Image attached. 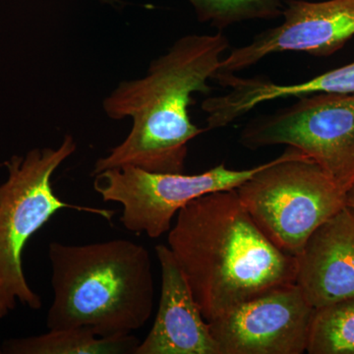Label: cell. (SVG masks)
Instances as JSON below:
<instances>
[{
  "label": "cell",
  "mask_w": 354,
  "mask_h": 354,
  "mask_svg": "<svg viewBox=\"0 0 354 354\" xmlns=\"http://www.w3.org/2000/svg\"><path fill=\"white\" fill-rule=\"evenodd\" d=\"M230 41L215 35H187L156 58L145 77L123 81L102 104L109 118L132 120L127 138L99 158L92 176L116 167L158 174H183L188 143L206 128L191 121L193 94L212 92L209 79L220 70Z\"/></svg>",
  "instance_id": "cell-1"
},
{
  "label": "cell",
  "mask_w": 354,
  "mask_h": 354,
  "mask_svg": "<svg viewBox=\"0 0 354 354\" xmlns=\"http://www.w3.org/2000/svg\"><path fill=\"white\" fill-rule=\"evenodd\" d=\"M167 244L208 322L272 288L295 283L297 258L263 234L235 189L183 207Z\"/></svg>",
  "instance_id": "cell-2"
},
{
  "label": "cell",
  "mask_w": 354,
  "mask_h": 354,
  "mask_svg": "<svg viewBox=\"0 0 354 354\" xmlns=\"http://www.w3.org/2000/svg\"><path fill=\"white\" fill-rule=\"evenodd\" d=\"M53 299L48 330L88 328L100 337L132 334L152 316L150 253L128 239L85 245L50 242Z\"/></svg>",
  "instance_id": "cell-3"
},
{
  "label": "cell",
  "mask_w": 354,
  "mask_h": 354,
  "mask_svg": "<svg viewBox=\"0 0 354 354\" xmlns=\"http://www.w3.org/2000/svg\"><path fill=\"white\" fill-rule=\"evenodd\" d=\"M76 148L73 137L66 135L57 149H32L4 162L8 176L0 184V319L18 302L35 311L43 306L26 279L22 257L27 242L51 216L66 209L113 220L111 209L70 204L53 191V174Z\"/></svg>",
  "instance_id": "cell-4"
},
{
  "label": "cell",
  "mask_w": 354,
  "mask_h": 354,
  "mask_svg": "<svg viewBox=\"0 0 354 354\" xmlns=\"http://www.w3.org/2000/svg\"><path fill=\"white\" fill-rule=\"evenodd\" d=\"M235 190L263 234L293 257L317 228L346 206V192L292 147Z\"/></svg>",
  "instance_id": "cell-5"
},
{
  "label": "cell",
  "mask_w": 354,
  "mask_h": 354,
  "mask_svg": "<svg viewBox=\"0 0 354 354\" xmlns=\"http://www.w3.org/2000/svg\"><path fill=\"white\" fill-rule=\"evenodd\" d=\"M239 141L250 150L297 149L348 192L354 185V93L298 97L288 108L249 121Z\"/></svg>",
  "instance_id": "cell-6"
},
{
  "label": "cell",
  "mask_w": 354,
  "mask_h": 354,
  "mask_svg": "<svg viewBox=\"0 0 354 354\" xmlns=\"http://www.w3.org/2000/svg\"><path fill=\"white\" fill-rule=\"evenodd\" d=\"M227 169L225 164L198 174H158L138 167H116L94 176V189L104 202L120 203V221L133 234L158 239L167 234L183 207L216 191L236 189L262 169Z\"/></svg>",
  "instance_id": "cell-7"
},
{
  "label": "cell",
  "mask_w": 354,
  "mask_h": 354,
  "mask_svg": "<svg viewBox=\"0 0 354 354\" xmlns=\"http://www.w3.org/2000/svg\"><path fill=\"white\" fill-rule=\"evenodd\" d=\"M314 311L292 283L228 310L209 321V330L218 354H302Z\"/></svg>",
  "instance_id": "cell-8"
},
{
  "label": "cell",
  "mask_w": 354,
  "mask_h": 354,
  "mask_svg": "<svg viewBox=\"0 0 354 354\" xmlns=\"http://www.w3.org/2000/svg\"><path fill=\"white\" fill-rule=\"evenodd\" d=\"M283 22L232 48L218 72L235 73L274 53L297 51L328 57L354 37V0H286Z\"/></svg>",
  "instance_id": "cell-9"
},
{
  "label": "cell",
  "mask_w": 354,
  "mask_h": 354,
  "mask_svg": "<svg viewBox=\"0 0 354 354\" xmlns=\"http://www.w3.org/2000/svg\"><path fill=\"white\" fill-rule=\"evenodd\" d=\"M162 271L160 304L152 329L135 354H218L199 305L169 246L158 244Z\"/></svg>",
  "instance_id": "cell-10"
},
{
  "label": "cell",
  "mask_w": 354,
  "mask_h": 354,
  "mask_svg": "<svg viewBox=\"0 0 354 354\" xmlns=\"http://www.w3.org/2000/svg\"><path fill=\"white\" fill-rule=\"evenodd\" d=\"M295 283L314 308L354 297V213L344 207L309 237Z\"/></svg>",
  "instance_id": "cell-11"
},
{
  "label": "cell",
  "mask_w": 354,
  "mask_h": 354,
  "mask_svg": "<svg viewBox=\"0 0 354 354\" xmlns=\"http://www.w3.org/2000/svg\"><path fill=\"white\" fill-rule=\"evenodd\" d=\"M214 79L230 91L202 102L203 111L208 114L207 131L232 124L264 102L314 94H353L354 62L304 82L290 85L276 84L260 77L244 78L227 72H218Z\"/></svg>",
  "instance_id": "cell-12"
},
{
  "label": "cell",
  "mask_w": 354,
  "mask_h": 354,
  "mask_svg": "<svg viewBox=\"0 0 354 354\" xmlns=\"http://www.w3.org/2000/svg\"><path fill=\"white\" fill-rule=\"evenodd\" d=\"M139 344L132 334L100 337L88 328H69L7 339L1 349L7 354H135Z\"/></svg>",
  "instance_id": "cell-13"
},
{
  "label": "cell",
  "mask_w": 354,
  "mask_h": 354,
  "mask_svg": "<svg viewBox=\"0 0 354 354\" xmlns=\"http://www.w3.org/2000/svg\"><path fill=\"white\" fill-rule=\"evenodd\" d=\"M306 353L354 354V297L315 309Z\"/></svg>",
  "instance_id": "cell-14"
},
{
  "label": "cell",
  "mask_w": 354,
  "mask_h": 354,
  "mask_svg": "<svg viewBox=\"0 0 354 354\" xmlns=\"http://www.w3.org/2000/svg\"><path fill=\"white\" fill-rule=\"evenodd\" d=\"M198 20L223 30L251 20L283 16L285 0H189Z\"/></svg>",
  "instance_id": "cell-15"
},
{
  "label": "cell",
  "mask_w": 354,
  "mask_h": 354,
  "mask_svg": "<svg viewBox=\"0 0 354 354\" xmlns=\"http://www.w3.org/2000/svg\"><path fill=\"white\" fill-rule=\"evenodd\" d=\"M346 205L354 213V185L346 192Z\"/></svg>",
  "instance_id": "cell-16"
},
{
  "label": "cell",
  "mask_w": 354,
  "mask_h": 354,
  "mask_svg": "<svg viewBox=\"0 0 354 354\" xmlns=\"http://www.w3.org/2000/svg\"><path fill=\"white\" fill-rule=\"evenodd\" d=\"M102 1L108 2V3H114V2H116V0H102Z\"/></svg>",
  "instance_id": "cell-17"
}]
</instances>
